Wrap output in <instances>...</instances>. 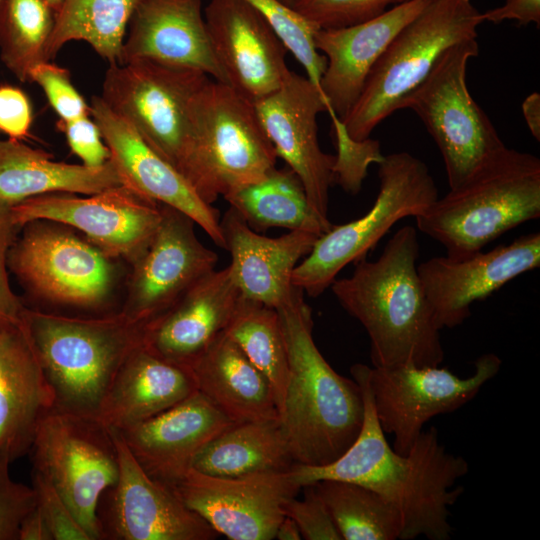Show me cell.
Here are the masks:
<instances>
[{
	"mask_svg": "<svg viewBox=\"0 0 540 540\" xmlns=\"http://www.w3.org/2000/svg\"><path fill=\"white\" fill-rule=\"evenodd\" d=\"M524 119L530 129L533 137L540 140V94L532 93L524 100L522 104Z\"/></svg>",
	"mask_w": 540,
	"mask_h": 540,
	"instance_id": "681fc988",
	"label": "cell"
},
{
	"mask_svg": "<svg viewBox=\"0 0 540 540\" xmlns=\"http://www.w3.org/2000/svg\"><path fill=\"white\" fill-rule=\"evenodd\" d=\"M23 321L54 408L97 417L119 367L141 343L142 327L120 312L80 317L26 308Z\"/></svg>",
	"mask_w": 540,
	"mask_h": 540,
	"instance_id": "5b68a950",
	"label": "cell"
},
{
	"mask_svg": "<svg viewBox=\"0 0 540 540\" xmlns=\"http://www.w3.org/2000/svg\"><path fill=\"white\" fill-rule=\"evenodd\" d=\"M241 297L229 267L193 284L169 309L142 327V344L189 367L225 331Z\"/></svg>",
	"mask_w": 540,
	"mask_h": 540,
	"instance_id": "484cf974",
	"label": "cell"
},
{
	"mask_svg": "<svg viewBox=\"0 0 540 540\" xmlns=\"http://www.w3.org/2000/svg\"><path fill=\"white\" fill-rule=\"evenodd\" d=\"M21 228L34 220H49L83 234L108 256L136 262L150 245L161 221L160 204L148 201L125 186L79 196L51 193L10 207Z\"/></svg>",
	"mask_w": 540,
	"mask_h": 540,
	"instance_id": "5bb4252c",
	"label": "cell"
},
{
	"mask_svg": "<svg viewBox=\"0 0 540 540\" xmlns=\"http://www.w3.org/2000/svg\"><path fill=\"white\" fill-rule=\"evenodd\" d=\"M209 79L198 70L135 59L109 64L100 97L178 169L191 103Z\"/></svg>",
	"mask_w": 540,
	"mask_h": 540,
	"instance_id": "7c38bea8",
	"label": "cell"
},
{
	"mask_svg": "<svg viewBox=\"0 0 540 540\" xmlns=\"http://www.w3.org/2000/svg\"><path fill=\"white\" fill-rule=\"evenodd\" d=\"M278 311L288 357V377L278 420L294 462L323 466L357 438L364 418L359 385L337 373L313 339L311 308L297 288Z\"/></svg>",
	"mask_w": 540,
	"mask_h": 540,
	"instance_id": "3957f363",
	"label": "cell"
},
{
	"mask_svg": "<svg viewBox=\"0 0 540 540\" xmlns=\"http://www.w3.org/2000/svg\"><path fill=\"white\" fill-rule=\"evenodd\" d=\"M419 254L416 228L403 226L377 260L356 261L349 277L330 286L366 330L373 367L439 366L444 359L441 329L417 270Z\"/></svg>",
	"mask_w": 540,
	"mask_h": 540,
	"instance_id": "7a4b0ae2",
	"label": "cell"
},
{
	"mask_svg": "<svg viewBox=\"0 0 540 540\" xmlns=\"http://www.w3.org/2000/svg\"><path fill=\"white\" fill-rule=\"evenodd\" d=\"M406 0H298L292 7L319 29H337L370 20Z\"/></svg>",
	"mask_w": 540,
	"mask_h": 540,
	"instance_id": "f35d334b",
	"label": "cell"
},
{
	"mask_svg": "<svg viewBox=\"0 0 540 540\" xmlns=\"http://www.w3.org/2000/svg\"><path fill=\"white\" fill-rule=\"evenodd\" d=\"M282 2H284L285 4L287 5H290L292 6L295 2H297L298 0H281Z\"/></svg>",
	"mask_w": 540,
	"mask_h": 540,
	"instance_id": "f5cc1de1",
	"label": "cell"
},
{
	"mask_svg": "<svg viewBox=\"0 0 540 540\" xmlns=\"http://www.w3.org/2000/svg\"><path fill=\"white\" fill-rule=\"evenodd\" d=\"M232 424L197 390L171 408L115 432L144 472L172 490L197 454Z\"/></svg>",
	"mask_w": 540,
	"mask_h": 540,
	"instance_id": "7402d4cb",
	"label": "cell"
},
{
	"mask_svg": "<svg viewBox=\"0 0 540 540\" xmlns=\"http://www.w3.org/2000/svg\"><path fill=\"white\" fill-rule=\"evenodd\" d=\"M10 465L0 458V540H18L22 521L36 507L32 486L13 480Z\"/></svg>",
	"mask_w": 540,
	"mask_h": 540,
	"instance_id": "7bdbcfd3",
	"label": "cell"
},
{
	"mask_svg": "<svg viewBox=\"0 0 540 540\" xmlns=\"http://www.w3.org/2000/svg\"><path fill=\"white\" fill-rule=\"evenodd\" d=\"M483 21L499 24L515 20L521 25H540V0H506L502 6L482 13Z\"/></svg>",
	"mask_w": 540,
	"mask_h": 540,
	"instance_id": "7dc6e473",
	"label": "cell"
},
{
	"mask_svg": "<svg viewBox=\"0 0 540 540\" xmlns=\"http://www.w3.org/2000/svg\"><path fill=\"white\" fill-rule=\"evenodd\" d=\"M232 280L243 298L278 309L288 304L298 287L292 274L319 236L292 230L271 238L255 232L233 209L220 220Z\"/></svg>",
	"mask_w": 540,
	"mask_h": 540,
	"instance_id": "d4e9b609",
	"label": "cell"
},
{
	"mask_svg": "<svg viewBox=\"0 0 540 540\" xmlns=\"http://www.w3.org/2000/svg\"><path fill=\"white\" fill-rule=\"evenodd\" d=\"M114 433L119 475L97 506L101 540L216 539L217 532L170 488L150 478Z\"/></svg>",
	"mask_w": 540,
	"mask_h": 540,
	"instance_id": "e0dca14e",
	"label": "cell"
},
{
	"mask_svg": "<svg viewBox=\"0 0 540 540\" xmlns=\"http://www.w3.org/2000/svg\"><path fill=\"white\" fill-rule=\"evenodd\" d=\"M90 115L98 125L122 185L138 196L174 208L198 225L225 249L219 211L204 202L187 179L158 154L126 120L100 96L91 98Z\"/></svg>",
	"mask_w": 540,
	"mask_h": 540,
	"instance_id": "ffe728a7",
	"label": "cell"
},
{
	"mask_svg": "<svg viewBox=\"0 0 540 540\" xmlns=\"http://www.w3.org/2000/svg\"><path fill=\"white\" fill-rule=\"evenodd\" d=\"M478 54L476 39L451 46L401 104V109H411L418 115L434 139L443 157L449 188L458 186L506 147L467 87V63Z\"/></svg>",
	"mask_w": 540,
	"mask_h": 540,
	"instance_id": "30bf717a",
	"label": "cell"
},
{
	"mask_svg": "<svg viewBox=\"0 0 540 540\" xmlns=\"http://www.w3.org/2000/svg\"><path fill=\"white\" fill-rule=\"evenodd\" d=\"M53 407L23 319L0 326V458L12 463L27 455L40 420Z\"/></svg>",
	"mask_w": 540,
	"mask_h": 540,
	"instance_id": "4316f807",
	"label": "cell"
},
{
	"mask_svg": "<svg viewBox=\"0 0 540 540\" xmlns=\"http://www.w3.org/2000/svg\"><path fill=\"white\" fill-rule=\"evenodd\" d=\"M365 364L351 366L364 400V418L351 446L335 461L323 466L293 464L289 473L302 488L334 479L372 489L389 501L402 518L400 540L423 536L450 540L453 527L450 507L464 493L457 481L469 471L467 460L449 452L431 426L422 431L406 454L387 442L374 411Z\"/></svg>",
	"mask_w": 540,
	"mask_h": 540,
	"instance_id": "6da1fadb",
	"label": "cell"
},
{
	"mask_svg": "<svg viewBox=\"0 0 540 540\" xmlns=\"http://www.w3.org/2000/svg\"><path fill=\"white\" fill-rule=\"evenodd\" d=\"M245 1L262 15L287 51L305 69L307 78L321 91L320 81L327 61L315 44L319 28L281 0Z\"/></svg>",
	"mask_w": 540,
	"mask_h": 540,
	"instance_id": "8d00e7d4",
	"label": "cell"
},
{
	"mask_svg": "<svg viewBox=\"0 0 540 540\" xmlns=\"http://www.w3.org/2000/svg\"><path fill=\"white\" fill-rule=\"evenodd\" d=\"M47 5L53 10L54 14L59 10L63 0H44Z\"/></svg>",
	"mask_w": 540,
	"mask_h": 540,
	"instance_id": "816d5d0a",
	"label": "cell"
},
{
	"mask_svg": "<svg viewBox=\"0 0 540 540\" xmlns=\"http://www.w3.org/2000/svg\"><path fill=\"white\" fill-rule=\"evenodd\" d=\"M116 259L72 228L34 220L20 228L8 269L31 297L84 310L105 306L116 288Z\"/></svg>",
	"mask_w": 540,
	"mask_h": 540,
	"instance_id": "9c48e42d",
	"label": "cell"
},
{
	"mask_svg": "<svg viewBox=\"0 0 540 540\" xmlns=\"http://www.w3.org/2000/svg\"><path fill=\"white\" fill-rule=\"evenodd\" d=\"M28 81L36 83L43 90L59 121L90 116V105L73 85L68 69L44 61L31 69Z\"/></svg>",
	"mask_w": 540,
	"mask_h": 540,
	"instance_id": "ab89813d",
	"label": "cell"
},
{
	"mask_svg": "<svg viewBox=\"0 0 540 540\" xmlns=\"http://www.w3.org/2000/svg\"><path fill=\"white\" fill-rule=\"evenodd\" d=\"M91 540H101L97 506L119 475L115 433L97 417L52 408L39 422L29 453Z\"/></svg>",
	"mask_w": 540,
	"mask_h": 540,
	"instance_id": "8fae6325",
	"label": "cell"
},
{
	"mask_svg": "<svg viewBox=\"0 0 540 540\" xmlns=\"http://www.w3.org/2000/svg\"><path fill=\"white\" fill-rule=\"evenodd\" d=\"M57 127L64 133L69 148L82 164L99 167L110 159L109 149L91 115L67 122L58 120Z\"/></svg>",
	"mask_w": 540,
	"mask_h": 540,
	"instance_id": "f6af8a7d",
	"label": "cell"
},
{
	"mask_svg": "<svg viewBox=\"0 0 540 540\" xmlns=\"http://www.w3.org/2000/svg\"><path fill=\"white\" fill-rule=\"evenodd\" d=\"M32 488L36 506L43 515L53 540H91L54 486L35 471L32 472Z\"/></svg>",
	"mask_w": 540,
	"mask_h": 540,
	"instance_id": "60d3db41",
	"label": "cell"
},
{
	"mask_svg": "<svg viewBox=\"0 0 540 540\" xmlns=\"http://www.w3.org/2000/svg\"><path fill=\"white\" fill-rule=\"evenodd\" d=\"M303 498H291L285 506V514L298 525L306 540H342L337 526L314 484L301 488Z\"/></svg>",
	"mask_w": 540,
	"mask_h": 540,
	"instance_id": "b9f144b4",
	"label": "cell"
},
{
	"mask_svg": "<svg viewBox=\"0 0 540 540\" xmlns=\"http://www.w3.org/2000/svg\"><path fill=\"white\" fill-rule=\"evenodd\" d=\"M224 332L266 376L279 414L288 377V357L278 311L241 296Z\"/></svg>",
	"mask_w": 540,
	"mask_h": 540,
	"instance_id": "e575fe53",
	"label": "cell"
},
{
	"mask_svg": "<svg viewBox=\"0 0 540 540\" xmlns=\"http://www.w3.org/2000/svg\"><path fill=\"white\" fill-rule=\"evenodd\" d=\"M18 540H53L50 529L37 506L22 521Z\"/></svg>",
	"mask_w": 540,
	"mask_h": 540,
	"instance_id": "c3c4849f",
	"label": "cell"
},
{
	"mask_svg": "<svg viewBox=\"0 0 540 540\" xmlns=\"http://www.w3.org/2000/svg\"><path fill=\"white\" fill-rule=\"evenodd\" d=\"M196 391L189 367L160 357L141 342L119 367L97 418L120 431L171 408Z\"/></svg>",
	"mask_w": 540,
	"mask_h": 540,
	"instance_id": "83f0119b",
	"label": "cell"
},
{
	"mask_svg": "<svg viewBox=\"0 0 540 540\" xmlns=\"http://www.w3.org/2000/svg\"><path fill=\"white\" fill-rule=\"evenodd\" d=\"M33 121L27 94L12 85H0V132L9 139L23 141L30 135Z\"/></svg>",
	"mask_w": 540,
	"mask_h": 540,
	"instance_id": "bcb514c9",
	"label": "cell"
},
{
	"mask_svg": "<svg viewBox=\"0 0 540 540\" xmlns=\"http://www.w3.org/2000/svg\"><path fill=\"white\" fill-rule=\"evenodd\" d=\"M275 538L279 540H300L302 538L301 531L296 522L289 516L285 517L279 523Z\"/></svg>",
	"mask_w": 540,
	"mask_h": 540,
	"instance_id": "f907efd6",
	"label": "cell"
},
{
	"mask_svg": "<svg viewBox=\"0 0 540 540\" xmlns=\"http://www.w3.org/2000/svg\"><path fill=\"white\" fill-rule=\"evenodd\" d=\"M482 13L471 0H432L402 28L372 67L364 87L341 120L354 140H363L401 109L405 97L451 46L477 39Z\"/></svg>",
	"mask_w": 540,
	"mask_h": 540,
	"instance_id": "52a82bcc",
	"label": "cell"
},
{
	"mask_svg": "<svg viewBox=\"0 0 540 540\" xmlns=\"http://www.w3.org/2000/svg\"><path fill=\"white\" fill-rule=\"evenodd\" d=\"M141 0H63L55 13L46 57L71 41H84L109 64L121 62L128 25Z\"/></svg>",
	"mask_w": 540,
	"mask_h": 540,
	"instance_id": "d6a6232c",
	"label": "cell"
},
{
	"mask_svg": "<svg viewBox=\"0 0 540 540\" xmlns=\"http://www.w3.org/2000/svg\"><path fill=\"white\" fill-rule=\"evenodd\" d=\"M252 228L282 227L317 236L331 227L311 206L298 176L289 168H273L262 180L223 197Z\"/></svg>",
	"mask_w": 540,
	"mask_h": 540,
	"instance_id": "1f68e13d",
	"label": "cell"
},
{
	"mask_svg": "<svg viewBox=\"0 0 540 540\" xmlns=\"http://www.w3.org/2000/svg\"><path fill=\"white\" fill-rule=\"evenodd\" d=\"M277 155L254 104L228 84L209 79L195 95L178 170L212 205L262 180Z\"/></svg>",
	"mask_w": 540,
	"mask_h": 540,
	"instance_id": "8992f818",
	"label": "cell"
},
{
	"mask_svg": "<svg viewBox=\"0 0 540 540\" xmlns=\"http://www.w3.org/2000/svg\"><path fill=\"white\" fill-rule=\"evenodd\" d=\"M342 540L401 539L399 511L377 492L362 485L325 479L314 483Z\"/></svg>",
	"mask_w": 540,
	"mask_h": 540,
	"instance_id": "836d02e7",
	"label": "cell"
},
{
	"mask_svg": "<svg viewBox=\"0 0 540 540\" xmlns=\"http://www.w3.org/2000/svg\"><path fill=\"white\" fill-rule=\"evenodd\" d=\"M501 365L499 356L485 353L475 360L474 373L465 378L440 365L368 366L374 411L384 433L393 434V449L406 454L430 419L454 412L474 399Z\"/></svg>",
	"mask_w": 540,
	"mask_h": 540,
	"instance_id": "4fadbf2b",
	"label": "cell"
},
{
	"mask_svg": "<svg viewBox=\"0 0 540 540\" xmlns=\"http://www.w3.org/2000/svg\"><path fill=\"white\" fill-rule=\"evenodd\" d=\"M189 368L197 390L234 423L278 419L270 382L225 332Z\"/></svg>",
	"mask_w": 540,
	"mask_h": 540,
	"instance_id": "f1b7e54d",
	"label": "cell"
},
{
	"mask_svg": "<svg viewBox=\"0 0 540 540\" xmlns=\"http://www.w3.org/2000/svg\"><path fill=\"white\" fill-rule=\"evenodd\" d=\"M1 1V0H0Z\"/></svg>",
	"mask_w": 540,
	"mask_h": 540,
	"instance_id": "db71d44e",
	"label": "cell"
},
{
	"mask_svg": "<svg viewBox=\"0 0 540 540\" xmlns=\"http://www.w3.org/2000/svg\"><path fill=\"white\" fill-rule=\"evenodd\" d=\"M180 501L230 540H272L301 487L285 472L216 477L191 468L172 488Z\"/></svg>",
	"mask_w": 540,
	"mask_h": 540,
	"instance_id": "9a60e30c",
	"label": "cell"
},
{
	"mask_svg": "<svg viewBox=\"0 0 540 540\" xmlns=\"http://www.w3.org/2000/svg\"><path fill=\"white\" fill-rule=\"evenodd\" d=\"M253 104L277 157L298 176L313 209L328 218L335 156L319 145L317 116L327 111L322 92L291 71L276 91Z\"/></svg>",
	"mask_w": 540,
	"mask_h": 540,
	"instance_id": "ac0fdd59",
	"label": "cell"
},
{
	"mask_svg": "<svg viewBox=\"0 0 540 540\" xmlns=\"http://www.w3.org/2000/svg\"><path fill=\"white\" fill-rule=\"evenodd\" d=\"M378 165L380 188L372 207L356 220L332 225L294 268L293 285L310 297L320 296L344 267L365 258L395 223L418 216L438 198L428 167L412 154L392 153Z\"/></svg>",
	"mask_w": 540,
	"mask_h": 540,
	"instance_id": "ba28073f",
	"label": "cell"
},
{
	"mask_svg": "<svg viewBox=\"0 0 540 540\" xmlns=\"http://www.w3.org/2000/svg\"><path fill=\"white\" fill-rule=\"evenodd\" d=\"M55 14L44 0L0 1V57L22 81L33 67L48 61L47 45Z\"/></svg>",
	"mask_w": 540,
	"mask_h": 540,
	"instance_id": "d590c367",
	"label": "cell"
},
{
	"mask_svg": "<svg viewBox=\"0 0 540 540\" xmlns=\"http://www.w3.org/2000/svg\"><path fill=\"white\" fill-rule=\"evenodd\" d=\"M19 231L10 207L0 205V326L21 322L27 308L12 289L7 263L9 249Z\"/></svg>",
	"mask_w": 540,
	"mask_h": 540,
	"instance_id": "ee69618b",
	"label": "cell"
},
{
	"mask_svg": "<svg viewBox=\"0 0 540 540\" xmlns=\"http://www.w3.org/2000/svg\"><path fill=\"white\" fill-rule=\"evenodd\" d=\"M540 266V233L517 237L509 244L464 259L432 257L417 265L438 327L455 328L471 315L470 306L519 275Z\"/></svg>",
	"mask_w": 540,
	"mask_h": 540,
	"instance_id": "d6986e66",
	"label": "cell"
},
{
	"mask_svg": "<svg viewBox=\"0 0 540 540\" xmlns=\"http://www.w3.org/2000/svg\"><path fill=\"white\" fill-rule=\"evenodd\" d=\"M337 154L333 165L334 182L344 191L357 194L367 176L371 164H380L384 158L380 143L370 137L354 140L343 122L335 114L330 115Z\"/></svg>",
	"mask_w": 540,
	"mask_h": 540,
	"instance_id": "74e56055",
	"label": "cell"
},
{
	"mask_svg": "<svg viewBox=\"0 0 540 540\" xmlns=\"http://www.w3.org/2000/svg\"><path fill=\"white\" fill-rule=\"evenodd\" d=\"M539 216L540 159L504 147L415 218L418 230L459 260Z\"/></svg>",
	"mask_w": 540,
	"mask_h": 540,
	"instance_id": "277c9868",
	"label": "cell"
},
{
	"mask_svg": "<svg viewBox=\"0 0 540 540\" xmlns=\"http://www.w3.org/2000/svg\"><path fill=\"white\" fill-rule=\"evenodd\" d=\"M135 59L198 70L228 84L211 46L202 0H141L130 19L120 63Z\"/></svg>",
	"mask_w": 540,
	"mask_h": 540,
	"instance_id": "cb8c5ba5",
	"label": "cell"
},
{
	"mask_svg": "<svg viewBox=\"0 0 540 540\" xmlns=\"http://www.w3.org/2000/svg\"><path fill=\"white\" fill-rule=\"evenodd\" d=\"M204 19L228 85L255 103L289 77L287 49L262 15L245 0H211Z\"/></svg>",
	"mask_w": 540,
	"mask_h": 540,
	"instance_id": "44dd1931",
	"label": "cell"
},
{
	"mask_svg": "<svg viewBox=\"0 0 540 540\" xmlns=\"http://www.w3.org/2000/svg\"><path fill=\"white\" fill-rule=\"evenodd\" d=\"M431 1L406 0L362 23L316 32V48L327 61L320 88L329 115H347L390 42Z\"/></svg>",
	"mask_w": 540,
	"mask_h": 540,
	"instance_id": "603a6c76",
	"label": "cell"
},
{
	"mask_svg": "<svg viewBox=\"0 0 540 540\" xmlns=\"http://www.w3.org/2000/svg\"><path fill=\"white\" fill-rule=\"evenodd\" d=\"M295 464L278 419L234 423L195 457L192 468L216 477L285 472Z\"/></svg>",
	"mask_w": 540,
	"mask_h": 540,
	"instance_id": "4dcf8cb0",
	"label": "cell"
},
{
	"mask_svg": "<svg viewBox=\"0 0 540 540\" xmlns=\"http://www.w3.org/2000/svg\"><path fill=\"white\" fill-rule=\"evenodd\" d=\"M161 221L146 251L131 266L119 311L143 327L169 309L193 284L215 270L217 254L195 233L184 213L161 205Z\"/></svg>",
	"mask_w": 540,
	"mask_h": 540,
	"instance_id": "2e32d148",
	"label": "cell"
},
{
	"mask_svg": "<svg viewBox=\"0 0 540 540\" xmlns=\"http://www.w3.org/2000/svg\"><path fill=\"white\" fill-rule=\"evenodd\" d=\"M121 185L110 159L99 167L58 162L22 141L0 139V205L51 193L91 195Z\"/></svg>",
	"mask_w": 540,
	"mask_h": 540,
	"instance_id": "f546056e",
	"label": "cell"
}]
</instances>
